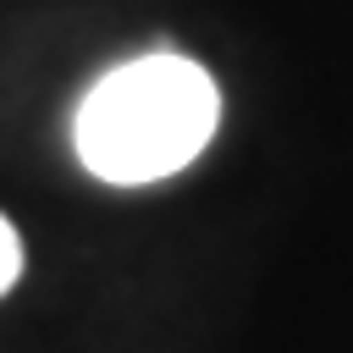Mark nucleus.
Returning <instances> with one entry per match:
<instances>
[{"label":"nucleus","mask_w":353,"mask_h":353,"mask_svg":"<svg viewBox=\"0 0 353 353\" xmlns=\"http://www.w3.org/2000/svg\"><path fill=\"white\" fill-rule=\"evenodd\" d=\"M221 121L210 72L188 55H138L99 77L77 110V160L105 182H160L199 160Z\"/></svg>","instance_id":"1"},{"label":"nucleus","mask_w":353,"mask_h":353,"mask_svg":"<svg viewBox=\"0 0 353 353\" xmlns=\"http://www.w3.org/2000/svg\"><path fill=\"white\" fill-rule=\"evenodd\" d=\"M22 276V243H17V226L0 215V292H11Z\"/></svg>","instance_id":"2"}]
</instances>
